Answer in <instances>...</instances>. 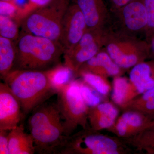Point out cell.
Segmentation results:
<instances>
[{
    "mask_svg": "<svg viewBox=\"0 0 154 154\" xmlns=\"http://www.w3.org/2000/svg\"><path fill=\"white\" fill-rule=\"evenodd\" d=\"M31 113L28 125L36 153L57 154L68 137L57 104L44 102Z\"/></svg>",
    "mask_w": 154,
    "mask_h": 154,
    "instance_id": "cell-1",
    "label": "cell"
},
{
    "mask_svg": "<svg viewBox=\"0 0 154 154\" xmlns=\"http://www.w3.org/2000/svg\"><path fill=\"white\" fill-rule=\"evenodd\" d=\"M15 42L16 56L13 69L47 70L60 63L64 53L59 42L24 32H20Z\"/></svg>",
    "mask_w": 154,
    "mask_h": 154,
    "instance_id": "cell-2",
    "label": "cell"
},
{
    "mask_svg": "<svg viewBox=\"0 0 154 154\" xmlns=\"http://www.w3.org/2000/svg\"><path fill=\"white\" fill-rule=\"evenodd\" d=\"M3 81L19 99L25 115L57 93L45 71L13 69Z\"/></svg>",
    "mask_w": 154,
    "mask_h": 154,
    "instance_id": "cell-3",
    "label": "cell"
},
{
    "mask_svg": "<svg viewBox=\"0 0 154 154\" xmlns=\"http://www.w3.org/2000/svg\"><path fill=\"white\" fill-rule=\"evenodd\" d=\"M69 5V0H55L30 12L21 20V32L59 42L63 20Z\"/></svg>",
    "mask_w": 154,
    "mask_h": 154,
    "instance_id": "cell-4",
    "label": "cell"
},
{
    "mask_svg": "<svg viewBox=\"0 0 154 154\" xmlns=\"http://www.w3.org/2000/svg\"><path fill=\"white\" fill-rule=\"evenodd\" d=\"M103 48L122 69L133 67L149 59L148 44L146 40L104 30Z\"/></svg>",
    "mask_w": 154,
    "mask_h": 154,
    "instance_id": "cell-5",
    "label": "cell"
},
{
    "mask_svg": "<svg viewBox=\"0 0 154 154\" xmlns=\"http://www.w3.org/2000/svg\"><path fill=\"white\" fill-rule=\"evenodd\" d=\"M57 105L63 119L66 136L79 126L88 128L89 107L83 100L76 80L72 81L58 91Z\"/></svg>",
    "mask_w": 154,
    "mask_h": 154,
    "instance_id": "cell-6",
    "label": "cell"
},
{
    "mask_svg": "<svg viewBox=\"0 0 154 154\" xmlns=\"http://www.w3.org/2000/svg\"><path fill=\"white\" fill-rule=\"evenodd\" d=\"M97 131L88 128L70 136L57 154L122 153L119 141Z\"/></svg>",
    "mask_w": 154,
    "mask_h": 154,
    "instance_id": "cell-7",
    "label": "cell"
},
{
    "mask_svg": "<svg viewBox=\"0 0 154 154\" xmlns=\"http://www.w3.org/2000/svg\"><path fill=\"white\" fill-rule=\"evenodd\" d=\"M148 17L143 0H133L110 12L106 29L116 33L145 40Z\"/></svg>",
    "mask_w": 154,
    "mask_h": 154,
    "instance_id": "cell-8",
    "label": "cell"
},
{
    "mask_svg": "<svg viewBox=\"0 0 154 154\" xmlns=\"http://www.w3.org/2000/svg\"><path fill=\"white\" fill-rule=\"evenodd\" d=\"M104 30L87 29L80 41L70 50L64 53V64L77 75L81 67L103 47Z\"/></svg>",
    "mask_w": 154,
    "mask_h": 154,
    "instance_id": "cell-9",
    "label": "cell"
},
{
    "mask_svg": "<svg viewBox=\"0 0 154 154\" xmlns=\"http://www.w3.org/2000/svg\"><path fill=\"white\" fill-rule=\"evenodd\" d=\"M85 20L75 3L69 4L64 16L59 42L64 53L72 49L87 30Z\"/></svg>",
    "mask_w": 154,
    "mask_h": 154,
    "instance_id": "cell-10",
    "label": "cell"
},
{
    "mask_svg": "<svg viewBox=\"0 0 154 154\" xmlns=\"http://www.w3.org/2000/svg\"><path fill=\"white\" fill-rule=\"evenodd\" d=\"M24 113L21 103L6 83H0V131L19 125Z\"/></svg>",
    "mask_w": 154,
    "mask_h": 154,
    "instance_id": "cell-11",
    "label": "cell"
},
{
    "mask_svg": "<svg viewBox=\"0 0 154 154\" xmlns=\"http://www.w3.org/2000/svg\"><path fill=\"white\" fill-rule=\"evenodd\" d=\"M89 30H105L109 24L110 12L104 0H75Z\"/></svg>",
    "mask_w": 154,
    "mask_h": 154,
    "instance_id": "cell-12",
    "label": "cell"
},
{
    "mask_svg": "<svg viewBox=\"0 0 154 154\" xmlns=\"http://www.w3.org/2000/svg\"><path fill=\"white\" fill-rule=\"evenodd\" d=\"M149 116L134 110H125L110 128L118 137L130 138L146 129Z\"/></svg>",
    "mask_w": 154,
    "mask_h": 154,
    "instance_id": "cell-13",
    "label": "cell"
},
{
    "mask_svg": "<svg viewBox=\"0 0 154 154\" xmlns=\"http://www.w3.org/2000/svg\"><path fill=\"white\" fill-rule=\"evenodd\" d=\"M122 69L102 48L96 55L81 67L78 73L82 71L90 72L107 78L119 76Z\"/></svg>",
    "mask_w": 154,
    "mask_h": 154,
    "instance_id": "cell-14",
    "label": "cell"
},
{
    "mask_svg": "<svg viewBox=\"0 0 154 154\" xmlns=\"http://www.w3.org/2000/svg\"><path fill=\"white\" fill-rule=\"evenodd\" d=\"M118 113V109L110 102L89 107L88 118L91 128L96 131L110 128L116 121Z\"/></svg>",
    "mask_w": 154,
    "mask_h": 154,
    "instance_id": "cell-15",
    "label": "cell"
},
{
    "mask_svg": "<svg viewBox=\"0 0 154 154\" xmlns=\"http://www.w3.org/2000/svg\"><path fill=\"white\" fill-rule=\"evenodd\" d=\"M130 81L139 94L154 87V60L142 62L133 67L130 72Z\"/></svg>",
    "mask_w": 154,
    "mask_h": 154,
    "instance_id": "cell-16",
    "label": "cell"
},
{
    "mask_svg": "<svg viewBox=\"0 0 154 154\" xmlns=\"http://www.w3.org/2000/svg\"><path fill=\"white\" fill-rule=\"evenodd\" d=\"M9 154H34L36 153L33 137L25 132L23 124L10 131L8 134Z\"/></svg>",
    "mask_w": 154,
    "mask_h": 154,
    "instance_id": "cell-17",
    "label": "cell"
},
{
    "mask_svg": "<svg viewBox=\"0 0 154 154\" xmlns=\"http://www.w3.org/2000/svg\"><path fill=\"white\" fill-rule=\"evenodd\" d=\"M138 95L130 80L119 76L115 77L111 96L115 104L122 108Z\"/></svg>",
    "mask_w": 154,
    "mask_h": 154,
    "instance_id": "cell-18",
    "label": "cell"
},
{
    "mask_svg": "<svg viewBox=\"0 0 154 154\" xmlns=\"http://www.w3.org/2000/svg\"><path fill=\"white\" fill-rule=\"evenodd\" d=\"M16 56L15 42L0 36V75L3 80L13 69Z\"/></svg>",
    "mask_w": 154,
    "mask_h": 154,
    "instance_id": "cell-19",
    "label": "cell"
},
{
    "mask_svg": "<svg viewBox=\"0 0 154 154\" xmlns=\"http://www.w3.org/2000/svg\"><path fill=\"white\" fill-rule=\"evenodd\" d=\"M125 110L137 111L145 115L154 114V87L135 98L122 107Z\"/></svg>",
    "mask_w": 154,
    "mask_h": 154,
    "instance_id": "cell-20",
    "label": "cell"
},
{
    "mask_svg": "<svg viewBox=\"0 0 154 154\" xmlns=\"http://www.w3.org/2000/svg\"><path fill=\"white\" fill-rule=\"evenodd\" d=\"M50 82L57 92L60 89L71 82L75 75L68 67L59 63L52 68L45 71Z\"/></svg>",
    "mask_w": 154,
    "mask_h": 154,
    "instance_id": "cell-21",
    "label": "cell"
},
{
    "mask_svg": "<svg viewBox=\"0 0 154 154\" xmlns=\"http://www.w3.org/2000/svg\"><path fill=\"white\" fill-rule=\"evenodd\" d=\"M77 75L101 95H107L111 90V87L105 77L88 72H80Z\"/></svg>",
    "mask_w": 154,
    "mask_h": 154,
    "instance_id": "cell-22",
    "label": "cell"
},
{
    "mask_svg": "<svg viewBox=\"0 0 154 154\" xmlns=\"http://www.w3.org/2000/svg\"><path fill=\"white\" fill-rule=\"evenodd\" d=\"M20 23L16 19L0 15V36L16 42L20 35Z\"/></svg>",
    "mask_w": 154,
    "mask_h": 154,
    "instance_id": "cell-23",
    "label": "cell"
},
{
    "mask_svg": "<svg viewBox=\"0 0 154 154\" xmlns=\"http://www.w3.org/2000/svg\"><path fill=\"white\" fill-rule=\"evenodd\" d=\"M129 139L131 143L139 149L154 154V129L146 130Z\"/></svg>",
    "mask_w": 154,
    "mask_h": 154,
    "instance_id": "cell-24",
    "label": "cell"
},
{
    "mask_svg": "<svg viewBox=\"0 0 154 154\" xmlns=\"http://www.w3.org/2000/svg\"><path fill=\"white\" fill-rule=\"evenodd\" d=\"M0 15L11 17L20 23L22 18V8L15 0L0 1Z\"/></svg>",
    "mask_w": 154,
    "mask_h": 154,
    "instance_id": "cell-25",
    "label": "cell"
},
{
    "mask_svg": "<svg viewBox=\"0 0 154 154\" xmlns=\"http://www.w3.org/2000/svg\"><path fill=\"white\" fill-rule=\"evenodd\" d=\"M76 81L83 100L88 107H95L100 104L101 102L100 97L95 94L93 88L84 81L81 82L78 80Z\"/></svg>",
    "mask_w": 154,
    "mask_h": 154,
    "instance_id": "cell-26",
    "label": "cell"
},
{
    "mask_svg": "<svg viewBox=\"0 0 154 154\" xmlns=\"http://www.w3.org/2000/svg\"><path fill=\"white\" fill-rule=\"evenodd\" d=\"M148 17V26L145 40L148 41L154 33V0H143Z\"/></svg>",
    "mask_w": 154,
    "mask_h": 154,
    "instance_id": "cell-27",
    "label": "cell"
},
{
    "mask_svg": "<svg viewBox=\"0 0 154 154\" xmlns=\"http://www.w3.org/2000/svg\"><path fill=\"white\" fill-rule=\"evenodd\" d=\"M55 0H28V2L22 8V19L30 12L49 5Z\"/></svg>",
    "mask_w": 154,
    "mask_h": 154,
    "instance_id": "cell-28",
    "label": "cell"
},
{
    "mask_svg": "<svg viewBox=\"0 0 154 154\" xmlns=\"http://www.w3.org/2000/svg\"><path fill=\"white\" fill-rule=\"evenodd\" d=\"M8 131H0V154H9Z\"/></svg>",
    "mask_w": 154,
    "mask_h": 154,
    "instance_id": "cell-29",
    "label": "cell"
},
{
    "mask_svg": "<svg viewBox=\"0 0 154 154\" xmlns=\"http://www.w3.org/2000/svg\"><path fill=\"white\" fill-rule=\"evenodd\" d=\"M133 0H107L108 8L110 12L116 11Z\"/></svg>",
    "mask_w": 154,
    "mask_h": 154,
    "instance_id": "cell-30",
    "label": "cell"
},
{
    "mask_svg": "<svg viewBox=\"0 0 154 154\" xmlns=\"http://www.w3.org/2000/svg\"><path fill=\"white\" fill-rule=\"evenodd\" d=\"M148 44L149 59L154 60V33L147 41Z\"/></svg>",
    "mask_w": 154,
    "mask_h": 154,
    "instance_id": "cell-31",
    "label": "cell"
},
{
    "mask_svg": "<svg viewBox=\"0 0 154 154\" xmlns=\"http://www.w3.org/2000/svg\"><path fill=\"white\" fill-rule=\"evenodd\" d=\"M150 116L149 122L146 130L154 129V114Z\"/></svg>",
    "mask_w": 154,
    "mask_h": 154,
    "instance_id": "cell-32",
    "label": "cell"
},
{
    "mask_svg": "<svg viewBox=\"0 0 154 154\" xmlns=\"http://www.w3.org/2000/svg\"><path fill=\"white\" fill-rule=\"evenodd\" d=\"M0 1H11V0H0Z\"/></svg>",
    "mask_w": 154,
    "mask_h": 154,
    "instance_id": "cell-33",
    "label": "cell"
}]
</instances>
